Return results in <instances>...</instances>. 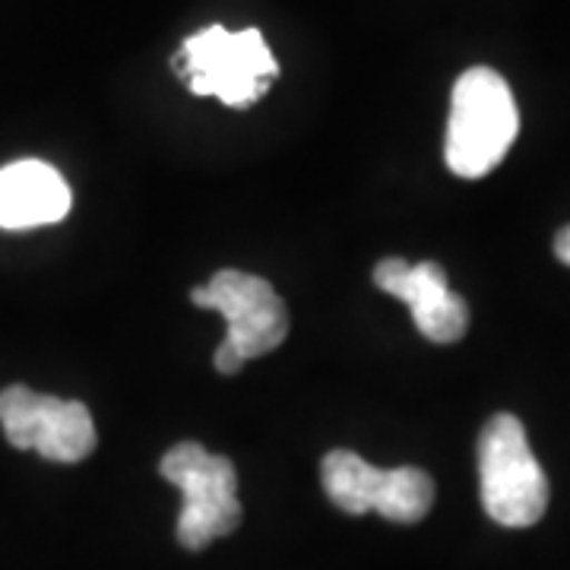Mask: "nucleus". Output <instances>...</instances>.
Listing matches in <instances>:
<instances>
[{"instance_id":"obj_1","label":"nucleus","mask_w":570,"mask_h":570,"mask_svg":"<svg viewBox=\"0 0 570 570\" xmlns=\"http://www.w3.org/2000/svg\"><path fill=\"white\" fill-rule=\"evenodd\" d=\"M517 130L520 115L508 80L491 67H472L456 80L450 99L444 142L448 168L469 181L485 178L504 163Z\"/></svg>"},{"instance_id":"obj_2","label":"nucleus","mask_w":570,"mask_h":570,"mask_svg":"<svg viewBox=\"0 0 570 570\" xmlns=\"http://www.w3.org/2000/svg\"><path fill=\"white\" fill-rule=\"evenodd\" d=\"M175 70L194 96H213L228 108H250L266 96L279 63L257 29L228 32L216 22L184 39Z\"/></svg>"},{"instance_id":"obj_3","label":"nucleus","mask_w":570,"mask_h":570,"mask_svg":"<svg viewBox=\"0 0 570 570\" xmlns=\"http://www.w3.org/2000/svg\"><path fill=\"white\" fill-rule=\"evenodd\" d=\"M479 479L485 513L501 527H532L549 508V479L532 453L527 428L510 412H498L479 434Z\"/></svg>"},{"instance_id":"obj_4","label":"nucleus","mask_w":570,"mask_h":570,"mask_svg":"<svg viewBox=\"0 0 570 570\" xmlns=\"http://www.w3.org/2000/svg\"><path fill=\"white\" fill-rule=\"evenodd\" d=\"M190 302L206 311H219L228 324V333L213 355L219 374H238L250 358L283 346L288 333V311L276 288L242 269H219L209 283L190 292Z\"/></svg>"},{"instance_id":"obj_5","label":"nucleus","mask_w":570,"mask_h":570,"mask_svg":"<svg viewBox=\"0 0 570 570\" xmlns=\"http://www.w3.org/2000/svg\"><path fill=\"white\" fill-rule=\"evenodd\" d=\"M159 472L184 498L178 513V542L184 549L200 551L209 542L238 530V472L228 456L209 453L194 441H181L165 453Z\"/></svg>"},{"instance_id":"obj_6","label":"nucleus","mask_w":570,"mask_h":570,"mask_svg":"<svg viewBox=\"0 0 570 570\" xmlns=\"http://www.w3.org/2000/svg\"><path fill=\"white\" fill-rule=\"evenodd\" d=\"M321 479L326 498L352 517L377 510L390 523H419L434 504V482L425 469H377L352 450H330Z\"/></svg>"},{"instance_id":"obj_7","label":"nucleus","mask_w":570,"mask_h":570,"mask_svg":"<svg viewBox=\"0 0 570 570\" xmlns=\"http://www.w3.org/2000/svg\"><path fill=\"white\" fill-rule=\"evenodd\" d=\"M0 428L10 448L36 450L51 463H80L96 450V422L89 409L22 384L0 393Z\"/></svg>"},{"instance_id":"obj_8","label":"nucleus","mask_w":570,"mask_h":570,"mask_svg":"<svg viewBox=\"0 0 570 570\" xmlns=\"http://www.w3.org/2000/svg\"><path fill=\"white\" fill-rule=\"evenodd\" d=\"M374 283L381 292L406 302L419 333L450 346L463 340L469 326V305L448 285V273L434 261L406 264L403 257H387L374 266Z\"/></svg>"},{"instance_id":"obj_9","label":"nucleus","mask_w":570,"mask_h":570,"mask_svg":"<svg viewBox=\"0 0 570 570\" xmlns=\"http://www.w3.org/2000/svg\"><path fill=\"white\" fill-rule=\"evenodd\" d=\"M70 187L55 165L20 159L0 168V228L26 232L61 223L70 213Z\"/></svg>"},{"instance_id":"obj_10","label":"nucleus","mask_w":570,"mask_h":570,"mask_svg":"<svg viewBox=\"0 0 570 570\" xmlns=\"http://www.w3.org/2000/svg\"><path fill=\"white\" fill-rule=\"evenodd\" d=\"M554 254H558L561 264L570 266V225H564V228L558 232V238H554Z\"/></svg>"}]
</instances>
